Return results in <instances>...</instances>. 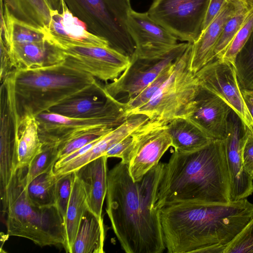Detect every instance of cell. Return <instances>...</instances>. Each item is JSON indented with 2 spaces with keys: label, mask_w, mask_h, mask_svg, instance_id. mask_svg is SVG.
<instances>
[{
  "label": "cell",
  "mask_w": 253,
  "mask_h": 253,
  "mask_svg": "<svg viewBox=\"0 0 253 253\" xmlns=\"http://www.w3.org/2000/svg\"><path fill=\"white\" fill-rule=\"evenodd\" d=\"M42 147L35 116L23 118L20 121L17 145V168H28Z\"/></svg>",
  "instance_id": "484cf974"
},
{
  "label": "cell",
  "mask_w": 253,
  "mask_h": 253,
  "mask_svg": "<svg viewBox=\"0 0 253 253\" xmlns=\"http://www.w3.org/2000/svg\"><path fill=\"white\" fill-rule=\"evenodd\" d=\"M164 165L159 163L138 181L121 161L108 172L106 211L126 253H162L166 249L157 204Z\"/></svg>",
  "instance_id": "6da1fadb"
},
{
  "label": "cell",
  "mask_w": 253,
  "mask_h": 253,
  "mask_svg": "<svg viewBox=\"0 0 253 253\" xmlns=\"http://www.w3.org/2000/svg\"><path fill=\"white\" fill-rule=\"evenodd\" d=\"M228 2V0H210L203 23L202 31L217 17Z\"/></svg>",
  "instance_id": "f35d334b"
},
{
  "label": "cell",
  "mask_w": 253,
  "mask_h": 253,
  "mask_svg": "<svg viewBox=\"0 0 253 253\" xmlns=\"http://www.w3.org/2000/svg\"><path fill=\"white\" fill-rule=\"evenodd\" d=\"M165 122L149 120L136 129L129 162L128 170L133 181H140L172 146Z\"/></svg>",
  "instance_id": "8fae6325"
},
{
  "label": "cell",
  "mask_w": 253,
  "mask_h": 253,
  "mask_svg": "<svg viewBox=\"0 0 253 253\" xmlns=\"http://www.w3.org/2000/svg\"><path fill=\"white\" fill-rule=\"evenodd\" d=\"M96 82L90 75L63 63L15 70V93L20 119L48 111Z\"/></svg>",
  "instance_id": "5b68a950"
},
{
  "label": "cell",
  "mask_w": 253,
  "mask_h": 253,
  "mask_svg": "<svg viewBox=\"0 0 253 253\" xmlns=\"http://www.w3.org/2000/svg\"><path fill=\"white\" fill-rule=\"evenodd\" d=\"M247 132V126L232 109L224 140L230 177L231 201L247 198L253 193V177L246 170L243 160V149Z\"/></svg>",
  "instance_id": "5bb4252c"
},
{
  "label": "cell",
  "mask_w": 253,
  "mask_h": 253,
  "mask_svg": "<svg viewBox=\"0 0 253 253\" xmlns=\"http://www.w3.org/2000/svg\"><path fill=\"white\" fill-rule=\"evenodd\" d=\"M5 46L15 70L50 66L65 61L62 50L48 40Z\"/></svg>",
  "instance_id": "d6986e66"
},
{
  "label": "cell",
  "mask_w": 253,
  "mask_h": 253,
  "mask_svg": "<svg viewBox=\"0 0 253 253\" xmlns=\"http://www.w3.org/2000/svg\"><path fill=\"white\" fill-rule=\"evenodd\" d=\"M127 26L135 44L133 54L141 58L161 57L178 43L177 38L153 20L146 12L130 11Z\"/></svg>",
  "instance_id": "9a60e30c"
},
{
  "label": "cell",
  "mask_w": 253,
  "mask_h": 253,
  "mask_svg": "<svg viewBox=\"0 0 253 253\" xmlns=\"http://www.w3.org/2000/svg\"><path fill=\"white\" fill-rule=\"evenodd\" d=\"M247 136L243 149V160L248 172L253 177V130L247 126Z\"/></svg>",
  "instance_id": "74e56055"
},
{
  "label": "cell",
  "mask_w": 253,
  "mask_h": 253,
  "mask_svg": "<svg viewBox=\"0 0 253 253\" xmlns=\"http://www.w3.org/2000/svg\"><path fill=\"white\" fill-rule=\"evenodd\" d=\"M126 111L125 103L108 95L97 82L48 112L74 118H94Z\"/></svg>",
  "instance_id": "e0dca14e"
},
{
  "label": "cell",
  "mask_w": 253,
  "mask_h": 253,
  "mask_svg": "<svg viewBox=\"0 0 253 253\" xmlns=\"http://www.w3.org/2000/svg\"><path fill=\"white\" fill-rule=\"evenodd\" d=\"M175 61L167 67L139 94L125 102L126 113L128 117L133 111L141 107L151 100L155 93L173 72L175 66Z\"/></svg>",
  "instance_id": "d6a6232c"
},
{
  "label": "cell",
  "mask_w": 253,
  "mask_h": 253,
  "mask_svg": "<svg viewBox=\"0 0 253 253\" xmlns=\"http://www.w3.org/2000/svg\"><path fill=\"white\" fill-rule=\"evenodd\" d=\"M51 8L53 10L62 11L67 7L64 0H47Z\"/></svg>",
  "instance_id": "b9f144b4"
},
{
  "label": "cell",
  "mask_w": 253,
  "mask_h": 253,
  "mask_svg": "<svg viewBox=\"0 0 253 253\" xmlns=\"http://www.w3.org/2000/svg\"><path fill=\"white\" fill-rule=\"evenodd\" d=\"M253 216V204L247 198L166 205L160 210L166 248L169 253H224Z\"/></svg>",
  "instance_id": "7a4b0ae2"
},
{
  "label": "cell",
  "mask_w": 253,
  "mask_h": 253,
  "mask_svg": "<svg viewBox=\"0 0 253 253\" xmlns=\"http://www.w3.org/2000/svg\"><path fill=\"white\" fill-rule=\"evenodd\" d=\"M241 2L228 1L220 13L202 31L198 40L192 43L190 69L196 74L212 61L214 48L227 20L236 12Z\"/></svg>",
  "instance_id": "44dd1931"
},
{
  "label": "cell",
  "mask_w": 253,
  "mask_h": 253,
  "mask_svg": "<svg viewBox=\"0 0 253 253\" xmlns=\"http://www.w3.org/2000/svg\"><path fill=\"white\" fill-rule=\"evenodd\" d=\"M210 0H154L150 17L178 40L193 43L202 32Z\"/></svg>",
  "instance_id": "52a82bcc"
},
{
  "label": "cell",
  "mask_w": 253,
  "mask_h": 253,
  "mask_svg": "<svg viewBox=\"0 0 253 253\" xmlns=\"http://www.w3.org/2000/svg\"><path fill=\"white\" fill-rule=\"evenodd\" d=\"M174 151L188 153L206 146L212 140L189 119L178 117L167 124Z\"/></svg>",
  "instance_id": "603a6c76"
},
{
  "label": "cell",
  "mask_w": 253,
  "mask_h": 253,
  "mask_svg": "<svg viewBox=\"0 0 253 253\" xmlns=\"http://www.w3.org/2000/svg\"><path fill=\"white\" fill-rule=\"evenodd\" d=\"M189 43H177L167 54L155 58H141L134 54L126 69L116 80L104 86L111 97L126 94L127 100L139 94L185 50Z\"/></svg>",
  "instance_id": "30bf717a"
},
{
  "label": "cell",
  "mask_w": 253,
  "mask_h": 253,
  "mask_svg": "<svg viewBox=\"0 0 253 253\" xmlns=\"http://www.w3.org/2000/svg\"><path fill=\"white\" fill-rule=\"evenodd\" d=\"M27 168H17L6 187L0 190L8 236L31 240L40 246L61 245L66 242L65 221L56 206L34 205L27 192Z\"/></svg>",
  "instance_id": "277c9868"
},
{
  "label": "cell",
  "mask_w": 253,
  "mask_h": 253,
  "mask_svg": "<svg viewBox=\"0 0 253 253\" xmlns=\"http://www.w3.org/2000/svg\"><path fill=\"white\" fill-rule=\"evenodd\" d=\"M113 129L109 127L95 128L83 131L71 137L57 146L59 159L66 157L102 137Z\"/></svg>",
  "instance_id": "1f68e13d"
},
{
  "label": "cell",
  "mask_w": 253,
  "mask_h": 253,
  "mask_svg": "<svg viewBox=\"0 0 253 253\" xmlns=\"http://www.w3.org/2000/svg\"><path fill=\"white\" fill-rule=\"evenodd\" d=\"M108 158L102 156L74 171L84 186L88 208L100 218L107 191Z\"/></svg>",
  "instance_id": "7402d4cb"
},
{
  "label": "cell",
  "mask_w": 253,
  "mask_h": 253,
  "mask_svg": "<svg viewBox=\"0 0 253 253\" xmlns=\"http://www.w3.org/2000/svg\"><path fill=\"white\" fill-rule=\"evenodd\" d=\"M233 65L241 89L253 90V30Z\"/></svg>",
  "instance_id": "f546056e"
},
{
  "label": "cell",
  "mask_w": 253,
  "mask_h": 253,
  "mask_svg": "<svg viewBox=\"0 0 253 253\" xmlns=\"http://www.w3.org/2000/svg\"><path fill=\"white\" fill-rule=\"evenodd\" d=\"M59 12L52 10L47 29L48 40L52 43L110 46L105 38L88 31L84 23L74 16L67 7Z\"/></svg>",
  "instance_id": "ac0fdd59"
},
{
  "label": "cell",
  "mask_w": 253,
  "mask_h": 253,
  "mask_svg": "<svg viewBox=\"0 0 253 253\" xmlns=\"http://www.w3.org/2000/svg\"><path fill=\"white\" fill-rule=\"evenodd\" d=\"M59 159L56 145H43L41 152L33 160L26 175L27 185L35 177L54 168Z\"/></svg>",
  "instance_id": "4dcf8cb0"
},
{
  "label": "cell",
  "mask_w": 253,
  "mask_h": 253,
  "mask_svg": "<svg viewBox=\"0 0 253 253\" xmlns=\"http://www.w3.org/2000/svg\"><path fill=\"white\" fill-rule=\"evenodd\" d=\"M134 138L131 134L112 145L105 152L104 155L109 157L121 159V162L127 164L133 146Z\"/></svg>",
  "instance_id": "8d00e7d4"
},
{
  "label": "cell",
  "mask_w": 253,
  "mask_h": 253,
  "mask_svg": "<svg viewBox=\"0 0 253 253\" xmlns=\"http://www.w3.org/2000/svg\"><path fill=\"white\" fill-rule=\"evenodd\" d=\"M148 120V118L143 114L129 116L121 125L102 136L85 153L66 165L53 169L55 174L60 176L76 171L85 164L104 155L112 145L132 134Z\"/></svg>",
  "instance_id": "ffe728a7"
},
{
  "label": "cell",
  "mask_w": 253,
  "mask_h": 253,
  "mask_svg": "<svg viewBox=\"0 0 253 253\" xmlns=\"http://www.w3.org/2000/svg\"><path fill=\"white\" fill-rule=\"evenodd\" d=\"M232 109L222 99L199 84L185 118L192 121L212 140H224Z\"/></svg>",
  "instance_id": "2e32d148"
},
{
  "label": "cell",
  "mask_w": 253,
  "mask_h": 253,
  "mask_svg": "<svg viewBox=\"0 0 253 253\" xmlns=\"http://www.w3.org/2000/svg\"><path fill=\"white\" fill-rule=\"evenodd\" d=\"M54 45L62 50L64 64L106 83L117 79L130 62L128 56L110 46Z\"/></svg>",
  "instance_id": "9c48e42d"
},
{
  "label": "cell",
  "mask_w": 253,
  "mask_h": 253,
  "mask_svg": "<svg viewBox=\"0 0 253 253\" xmlns=\"http://www.w3.org/2000/svg\"><path fill=\"white\" fill-rule=\"evenodd\" d=\"M75 176V172L66 173L58 176L55 185L56 205L64 221L73 184Z\"/></svg>",
  "instance_id": "e575fe53"
},
{
  "label": "cell",
  "mask_w": 253,
  "mask_h": 253,
  "mask_svg": "<svg viewBox=\"0 0 253 253\" xmlns=\"http://www.w3.org/2000/svg\"><path fill=\"white\" fill-rule=\"evenodd\" d=\"M253 30V7L228 45L221 59L229 61L233 65L235 56L247 41Z\"/></svg>",
  "instance_id": "836d02e7"
},
{
  "label": "cell",
  "mask_w": 253,
  "mask_h": 253,
  "mask_svg": "<svg viewBox=\"0 0 253 253\" xmlns=\"http://www.w3.org/2000/svg\"><path fill=\"white\" fill-rule=\"evenodd\" d=\"M192 43L175 61L173 72L155 93L151 100L132 114H143L149 120L168 123L185 117L194 99L199 84L190 69Z\"/></svg>",
  "instance_id": "8992f818"
},
{
  "label": "cell",
  "mask_w": 253,
  "mask_h": 253,
  "mask_svg": "<svg viewBox=\"0 0 253 253\" xmlns=\"http://www.w3.org/2000/svg\"><path fill=\"white\" fill-rule=\"evenodd\" d=\"M199 84L226 102L250 129L253 119L245 104L233 65L223 59L213 60L195 74Z\"/></svg>",
  "instance_id": "4fadbf2b"
},
{
  "label": "cell",
  "mask_w": 253,
  "mask_h": 253,
  "mask_svg": "<svg viewBox=\"0 0 253 253\" xmlns=\"http://www.w3.org/2000/svg\"><path fill=\"white\" fill-rule=\"evenodd\" d=\"M14 70L15 69L12 66L8 50L4 42L0 41V82Z\"/></svg>",
  "instance_id": "ab89813d"
},
{
  "label": "cell",
  "mask_w": 253,
  "mask_h": 253,
  "mask_svg": "<svg viewBox=\"0 0 253 253\" xmlns=\"http://www.w3.org/2000/svg\"><path fill=\"white\" fill-rule=\"evenodd\" d=\"M241 92L246 106L253 119V90L241 89Z\"/></svg>",
  "instance_id": "60d3db41"
},
{
  "label": "cell",
  "mask_w": 253,
  "mask_h": 253,
  "mask_svg": "<svg viewBox=\"0 0 253 253\" xmlns=\"http://www.w3.org/2000/svg\"><path fill=\"white\" fill-rule=\"evenodd\" d=\"M252 8L243 2H240L235 13L227 20L223 27L214 48L212 61L222 58Z\"/></svg>",
  "instance_id": "f1b7e54d"
},
{
  "label": "cell",
  "mask_w": 253,
  "mask_h": 253,
  "mask_svg": "<svg viewBox=\"0 0 253 253\" xmlns=\"http://www.w3.org/2000/svg\"><path fill=\"white\" fill-rule=\"evenodd\" d=\"M93 22L98 35L110 46L131 57L135 50L127 19L132 9L130 0H75Z\"/></svg>",
  "instance_id": "ba28073f"
},
{
  "label": "cell",
  "mask_w": 253,
  "mask_h": 253,
  "mask_svg": "<svg viewBox=\"0 0 253 253\" xmlns=\"http://www.w3.org/2000/svg\"><path fill=\"white\" fill-rule=\"evenodd\" d=\"M230 177L224 140H212L196 151H174L164 163L159 187L158 206L198 202L227 204Z\"/></svg>",
  "instance_id": "3957f363"
},
{
  "label": "cell",
  "mask_w": 253,
  "mask_h": 253,
  "mask_svg": "<svg viewBox=\"0 0 253 253\" xmlns=\"http://www.w3.org/2000/svg\"><path fill=\"white\" fill-rule=\"evenodd\" d=\"M234 0V1H240L241 2H243L246 5H247L248 6L250 7H253V0Z\"/></svg>",
  "instance_id": "7bdbcfd3"
},
{
  "label": "cell",
  "mask_w": 253,
  "mask_h": 253,
  "mask_svg": "<svg viewBox=\"0 0 253 253\" xmlns=\"http://www.w3.org/2000/svg\"><path fill=\"white\" fill-rule=\"evenodd\" d=\"M105 228L100 218L88 208L81 221L71 253H103Z\"/></svg>",
  "instance_id": "cb8c5ba5"
},
{
  "label": "cell",
  "mask_w": 253,
  "mask_h": 253,
  "mask_svg": "<svg viewBox=\"0 0 253 253\" xmlns=\"http://www.w3.org/2000/svg\"><path fill=\"white\" fill-rule=\"evenodd\" d=\"M87 208L84 186L75 173L65 220L66 242L64 249L67 253H71L81 221Z\"/></svg>",
  "instance_id": "d4e9b609"
},
{
  "label": "cell",
  "mask_w": 253,
  "mask_h": 253,
  "mask_svg": "<svg viewBox=\"0 0 253 253\" xmlns=\"http://www.w3.org/2000/svg\"><path fill=\"white\" fill-rule=\"evenodd\" d=\"M2 0L18 19L39 28L48 27L53 9L47 0Z\"/></svg>",
  "instance_id": "4316f807"
},
{
  "label": "cell",
  "mask_w": 253,
  "mask_h": 253,
  "mask_svg": "<svg viewBox=\"0 0 253 253\" xmlns=\"http://www.w3.org/2000/svg\"><path fill=\"white\" fill-rule=\"evenodd\" d=\"M224 253H253V216L242 231L227 246Z\"/></svg>",
  "instance_id": "d590c367"
},
{
  "label": "cell",
  "mask_w": 253,
  "mask_h": 253,
  "mask_svg": "<svg viewBox=\"0 0 253 253\" xmlns=\"http://www.w3.org/2000/svg\"><path fill=\"white\" fill-rule=\"evenodd\" d=\"M58 177L52 168L33 179L27 185V192L31 201L41 207L56 206L55 192Z\"/></svg>",
  "instance_id": "83f0119b"
},
{
  "label": "cell",
  "mask_w": 253,
  "mask_h": 253,
  "mask_svg": "<svg viewBox=\"0 0 253 253\" xmlns=\"http://www.w3.org/2000/svg\"><path fill=\"white\" fill-rule=\"evenodd\" d=\"M126 111L94 118H74L48 111L35 116L43 145H56L83 131L99 127L114 128L128 118Z\"/></svg>",
  "instance_id": "7c38bea8"
}]
</instances>
